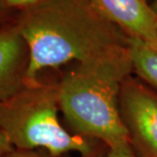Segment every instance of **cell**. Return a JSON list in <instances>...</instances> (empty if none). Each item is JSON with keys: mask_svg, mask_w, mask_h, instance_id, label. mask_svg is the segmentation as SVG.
Segmentation results:
<instances>
[{"mask_svg": "<svg viewBox=\"0 0 157 157\" xmlns=\"http://www.w3.org/2000/svg\"><path fill=\"white\" fill-rule=\"evenodd\" d=\"M60 157H71L69 155H63V156H60Z\"/></svg>", "mask_w": 157, "mask_h": 157, "instance_id": "14", "label": "cell"}, {"mask_svg": "<svg viewBox=\"0 0 157 157\" xmlns=\"http://www.w3.org/2000/svg\"><path fill=\"white\" fill-rule=\"evenodd\" d=\"M151 8L153 9V11H155V13L157 15V0H154L152 2V4L150 5Z\"/></svg>", "mask_w": 157, "mask_h": 157, "instance_id": "13", "label": "cell"}, {"mask_svg": "<svg viewBox=\"0 0 157 157\" xmlns=\"http://www.w3.org/2000/svg\"><path fill=\"white\" fill-rule=\"evenodd\" d=\"M11 8L7 5L6 0H0V24L6 20Z\"/></svg>", "mask_w": 157, "mask_h": 157, "instance_id": "12", "label": "cell"}, {"mask_svg": "<svg viewBox=\"0 0 157 157\" xmlns=\"http://www.w3.org/2000/svg\"><path fill=\"white\" fill-rule=\"evenodd\" d=\"M12 148L14 147L11 146V144L6 138V135L0 131V155H4L6 152L10 151Z\"/></svg>", "mask_w": 157, "mask_h": 157, "instance_id": "11", "label": "cell"}, {"mask_svg": "<svg viewBox=\"0 0 157 157\" xmlns=\"http://www.w3.org/2000/svg\"><path fill=\"white\" fill-rule=\"evenodd\" d=\"M15 25L30 51L25 85L38 83L43 69L127 47L130 39L90 0H42L20 11Z\"/></svg>", "mask_w": 157, "mask_h": 157, "instance_id": "1", "label": "cell"}, {"mask_svg": "<svg viewBox=\"0 0 157 157\" xmlns=\"http://www.w3.org/2000/svg\"><path fill=\"white\" fill-rule=\"evenodd\" d=\"M130 37L157 44V15L147 0H90Z\"/></svg>", "mask_w": 157, "mask_h": 157, "instance_id": "6", "label": "cell"}, {"mask_svg": "<svg viewBox=\"0 0 157 157\" xmlns=\"http://www.w3.org/2000/svg\"><path fill=\"white\" fill-rule=\"evenodd\" d=\"M0 157H51L49 154L45 150H24L12 148L10 151L6 152Z\"/></svg>", "mask_w": 157, "mask_h": 157, "instance_id": "9", "label": "cell"}, {"mask_svg": "<svg viewBox=\"0 0 157 157\" xmlns=\"http://www.w3.org/2000/svg\"><path fill=\"white\" fill-rule=\"evenodd\" d=\"M30 51L15 24L0 27V102L25 86Z\"/></svg>", "mask_w": 157, "mask_h": 157, "instance_id": "5", "label": "cell"}, {"mask_svg": "<svg viewBox=\"0 0 157 157\" xmlns=\"http://www.w3.org/2000/svg\"><path fill=\"white\" fill-rule=\"evenodd\" d=\"M128 47L134 72L157 87V44L130 37Z\"/></svg>", "mask_w": 157, "mask_h": 157, "instance_id": "7", "label": "cell"}, {"mask_svg": "<svg viewBox=\"0 0 157 157\" xmlns=\"http://www.w3.org/2000/svg\"><path fill=\"white\" fill-rule=\"evenodd\" d=\"M101 157H139L130 142L109 147L105 155Z\"/></svg>", "mask_w": 157, "mask_h": 157, "instance_id": "8", "label": "cell"}, {"mask_svg": "<svg viewBox=\"0 0 157 157\" xmlns=\"http://www.w3.org/2000/svg\"><path fill=\"white\" fill-rule=\"evenodd\" d=\"M156 27H157V23H156Z\"/></svg>", "mask_w": 157, "mask_h": 157, "instance_id": "15", "label": "cell"}, {"mask_svg": "<svg viewBox=\"0 0 157 157\" xmlns=\"http://www.w3.org/2000/svg\"><path fill=\"white\" fill-rule=\"evenodd\" d=\"M59 111L58 84L25 85L15 95L0 102V131L17 149H42L51 157L72 153L101 157L98 140L70 133L60 123Z\"/></svg>", "mask_w": 157, "mask_h": 157, "instance_id": "3", "label": "cell"}, {"mask_svg": "<svg viewBox=\"0 0 157 157\" xmlns=\"http://www.w3.org/2000/svg\"><path fill=\"white\" fill-rule=\"evenodd\" d=\"M120 110L139 157H157V94L129 77L122 86Z\"/></svg>", "mask_w": 157, "mask_h": 157, "instance_id": "4", "label": "cell"}, {"mask_svg": "<svg viewBox=\"0 0 157 157\" xmlns=\"http://www.w3.org/2000/svg\"><path fill=\"white\" fill-rule=\"evenodd\" d=\"M10 8H16L19 11H23L26 8L34 6L41 2L42 0H6Z\"/></svg>", "mask_w": 157, "mask_h": 157, "instance_id": "10", "label": "cell"}, {"mask_svg": "<svg viewBox=\"0 0 157 157\" xmlns=\"http://www.w3.org/2000/svg\"><path fill=\"white\" fill-rule=\"evenodd\" d=\"M134 72L129 47L79 62L58 83L59 109L73 134L107 148L130 142L120 110L124 82Z\"/></svg>", "mask_w": 157, "mask_h": 157, "instance_id": "2", "label": "cell"}]
</instances>
